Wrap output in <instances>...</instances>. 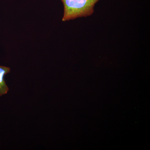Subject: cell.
<instances>
[{
	"label": "cell",
	"mask_w": 150,
	"mask_h": 150,
	"mask_svg": "<svg viewBox=\"0 0 150 150\" xmlns=\"http://www.w3.org/2000/svg\"><path fill=\"white\" fill-rule=\"evenodd\" d=\"M10 72L9 67L0 66V97L7 93L9 88L4 80L5 76Z\"/></svg>",
	"instance_id": "cell-2"
},
{
	"label": "cell",
	"mask_w": 150,
	"mask_h": 150,
	"mask_svg": "<svg viewBox=\"0 0 150 150\" xmlns=\"http://www.w3.org/2000/svg\"><path fill=\"white\" fill-rule=\"evenodd\" d=\"M99 0H62L64 6L62 21H66L93 14L94 7Z\"/></svg>",
	"instance_id": "cell-1"
}]
</instances>
